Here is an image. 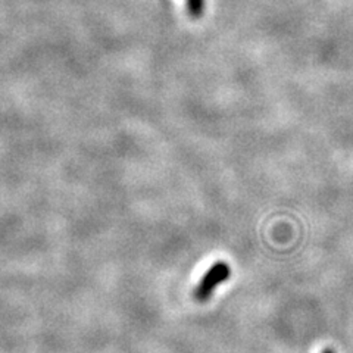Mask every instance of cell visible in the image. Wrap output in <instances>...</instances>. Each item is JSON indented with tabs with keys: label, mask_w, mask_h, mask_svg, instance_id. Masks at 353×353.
I'll return each mask as SVG.
<instances>
[{
	"label": "cell",
	"mask_w": 353,
	"mask_h": 353,
	"mask_svg": "<svg viewBox=\"0 0 353 353\" xmlns=\"http://www.w3.org/2000/svg\"><path fill=\"white\" fill-rule=\"evenodd\" d=\"M230 275H231V268L227 262L224 261L215 262L212 267L206 271L203 279L194 289V299L197 302H206L211 299V296L215 292L216 287L219 284L225 283L230 279Z\"/></svg>",
	"instance_id": "obj_1"
},
{
	"label": "cell",
	"mask_w": 353,
	"mask_h": 353,
	"mask_svg": "<svg viewBox=\"0 0 353 353\" xmlns=\"http://www.w3.org/2000/svg\"><path fill=\"white\" fill-rule=\"evenodd\" d=\"M187 10L192 18H201L205 10V0H187Z\"/></svg>",
	"instance_id": "obj_2"
},
{
	"label": "cell",
	"mask_w": 353,
	"mask_h": 353,
	"mask_svg": "<svg viewBox=\"0 0 353 353\" xmlns=\"http://www.w3.org/2000/svg\"><path fill=\"white\" fill-rule=\"evenodd\" d=\"M321 353H334V350H333V349H330V347H327V349H324Z\"/></svg>",
	"instance_id": "obj_3"
}]
</instances>
